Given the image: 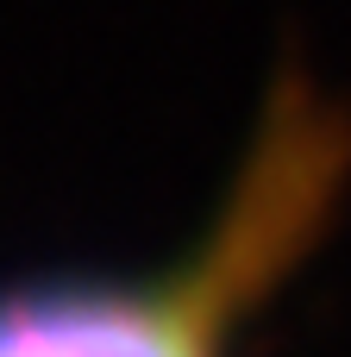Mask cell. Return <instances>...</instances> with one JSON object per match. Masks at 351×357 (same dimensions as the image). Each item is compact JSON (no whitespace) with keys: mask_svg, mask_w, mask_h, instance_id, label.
I'll return each mask as SVG.
<instances>
[{"mask_svg":"<svg viewBox=\"0 0 351 357\" xmlns=\"http://www.w3.org/2000/svg\"><path fill=\"white\" fill-rule=\"evenodd\" d=\"M351 176V132L283 82L201 251L157 282H38L0 295V357H226L232 326L308 257Z\"/></svg>","mask_w":351,"mask_h":357,"instance_id":"1","label":"cell"}]
</instances>
